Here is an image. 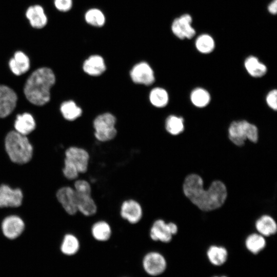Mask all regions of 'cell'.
<instances>
[{
    "mask_svg": "<svg viewBox=\"0 0 277 277\" xmlns=\"http://www.w3.org/2000/svg\"><path fill=\"white\" fill-rule=\"evenodd\" d=\"M190 98L194 106L197 107H204L209 104L210 96L206 90L199 88L192 91Z\"/></svg>",
    "mask_w": 277,
    "mask_h": 277,
    "instance_id": "f546056e",
    "label": "cell"
},
{
    "mask_svg": "<svg viewBox=\"0 0 277 277\" xmlns=\"http://www.w3.org/2000/svg\"><path fill=\"white\" fill-rule=\"evenodd\" d=\"M25 16L30 26L34 29H42L48 23V17L44 8L40 5H33L27 9Z\"/></svg>",
    "mask_w": 277,
    "mask_h": 277,
    "instance_id": "2e32d148",
    "label": "cell"
},
{
    "mask_svg": "<svg viewBox=\"0 0 277 277\" xmlns=\"http://www.w3.org/2000/svg\"><path fill=\"white\" fill-rule=\"evenodd\" d=\"M81 248V242L78 238L71 233L66 234L62 241L60 250L66 256L71 257L76 255Z\"/></svg>",
    "mask_w": 277,
    "mask_h": 277,
    "instance_id": "ffe728a7",
    "label": "cell"
},
{
    "mask_svg": "<svg viewBox=\"0 0 277 277\" xmlns=\"http://www.w3.org/2000/svg\"><path fill=\"white\" fill-rule=\"evenodd\" d=\"M77 193H91L92 188L90 184L86 180H76L73 187Z\"/></svg>",
    "mask_w": 277,
    "mask_h": 277,
    "instance_id": "836d02e7",
    "label": "cell"
},
{
    "mask_svg": "<svg viewBox=\"0 0 277 277\" xmlns=\"http://www.w3.org/2000/svg\"><path fill=\"white\" fill-rule=\"evenodd\" d=\"M166 256L160 250L152 249L143 255L141 266L143 272L150 277H157L163 274L168 268Z\"/></svg>",
    "mask_w": 277,
    "mask_h": 277,
    "instance_id": "277c9868",
    "label": "cell"
},
{
    "mask_svg": "<svg viewBox=\"0 0 277 277\" xmlns=\"http://www.w3.org/2000/svg\"><path fill=\"white\" fill-rule=\"evenodd\" d=\"M267 10L269 13L275 15L277 12V0H272L268 5Z\"/></svg>",
    "mask_w": 277,
    "mask_h": 277,
    "instance_id": "8d00e7d4",
    "label": "cell"
},
{
    "mask_svg": "<svg viewBox=\"0 0 277 277\" xmlns=\"http://www.w3.org/2000/svg\"><path fill=\"white\" fill-rule=\"evenodd\" d=\"M115 123L116 118L111 113L107 112L98 115L93 121L95 138L102 142L113 139L117 134Z\"/></svg>",
    "mask_w": 277,
    "mask_h": 277,
    "instance_id": "52a82bcc",
    "label": "cell"
},
{
    "mask_svg": "<svg viewBox=\"0 0 277 277\" xmlns=\"http://www.w3.org/2000/svg\"><path fill=\"white\" fill-rule=\"evenodd\" d=\"M55 82V77L51 69L38 68L27 79L24 88L25 95L32 104L44 105L50 99V89Z\"/></svg>",
    "mask_w": 277,
    "mask_h": 277,
    "instance_id": "7a4b0ae2",
    "label": "cell"
},
{
    "mask_svg": "<svg viewBox=\"0 0 277 277\" xmlns=\"http://www.w3.org/2000/svg\"><path fill=\"white\" fill-rule=\"evenodd\" d=\"M60 110L63 117L68 121L75 120L82 113V109L71 100L64 102L61 105Z\"/></svg>",
    "mask_w": 277,
    "mask_h": 277,
    "instance_id": "4316f807",
    "label": "cell"
},
{
    "mask_svg": "<svg viewBox=\"0 0 277 277\" xmlns=\"http://www.w3.org/2000/svg\"><path fill=\"white\" fill-rule=\"evenodd\" d=\"M120 214L121 217L129 223L136 224L142 220L143 210L141 204L137 201L128 199L122 203Z\"/></svg>",
    "mask_w": 277,
    "mask_h": 277,
    "instance_id": "9c48e42d",
    "label": "cell"
},
{
    "mask_svg": "<svg viewBox=\"0 0 277 277\" xmlns=\"http://www.w3.org/2000/svg\"><path fill=\"white\" fill-rule=\"evenodd\" d=\"M85 18L88 24L95 27H102L105 22L104 14L100 10L96 8L88 10L85 14Z\"/></svg>",
    "mask_w": 277,
    "mask_h": 277,
    "instance_id": "1f68e13d",
    "label": "cell"
},
{
    "mask_svg": "<svg viewBox=\"0 0 277 277\" xmlns=\"http://www.w3.org/2000/svg\"><path fill=\"white\" fill-rule=\"evenodd\" d=\"M168 100L167 92L162 88H154L150 92L149 100L152 105L155 107L162 108L166 106Z\"/></svg>",
    "mask_w": 277,
    "mask_h": 277,
    "instance_id": "f1b7e54d",
    "label": "cell"
},
{
    "mask_svg": "<svg viewBox=\"0 0 277 277\" xmlns=\"http://www.w3.org/2000/svg\"><path fill=\"white\" fill-rule=\"evenodd\" d=\"M182 189L185 196L203 212L220 209L228 197L227 187L223 181L214 180L205 189L203 178L195 173H190L185 177Z\"/></svg>",
    "mask_w": 277,
    "mask_h": 277,
    "instance_id": "6da1fadb",
    "label": "cell"
},
{
    "mask_svg": "<svg viewBox=\"0 0 277 277\" xmlns=\"http://www.w3.org/2000/svg\"><path fill=\"white\" fill-rule=\"evenodd\" d=\"M228 137L231 142L238 146H242L248 140L252 143L258 140L257 127L246 121H234L228 129Z\"/></svg>",
    "mask_w": 277,
    "mask_h": 277,
    "instance_id": "5b68a950",
    "label": "cell"
},
{
    "mask_svg": "<svg viewBox=\"0 0 277 277\" xmlns=\"http://www.w3.org/2000/svg\"><path fill=\"white\" fill-rule=\"evenodd\" d=\"M65 159L70 162L77 168L80 174L86 173L89 167L90 155L84 148L72 146L65 152Z\"/></svg>",
    "mask_w": 277,
    "mask_h": 277,
    "instance_id": "8fae6325",
    "label": "cell"
},
{
    "mask_svg": "<svg viewBox=\"0 0 277 277\" xmlns=\"http://www.w3.org/2000/svg\"><path fill=\"white\" fill-rule=\"evenodd\" d=\"M255 228L264 237L275 234L277 232V223L274 218L268 214H263L255 222Z\"/></svg>",
    "mask_w": 277,
    "mask_h": 277,
    "instance_id": "d6986e66",
    "label": "cell"
},
{
    "mask_svg": "<svg viewBox=\"0 0 277 277\" xmlns=\"http://www.w3.org/2000/svg\"><path fill=\"white\" fill-rule=\"evenodd\" d=\"M245 245L249 252L256 254L265 248L266 241L262 235L259 233H253L247 236L245 241Z\"/></svg>",
    "mask_w": 277,
    "mask_h": 277,
    "instance_id": "d4e9b609",
    "label": "cell"
},
{
    "mask_svg": "<svg viewBox=\"0 0 277 277\" xmlns=\"http://www.w3.org/2000/svg\"><path fill=\"white\" fill-rule=\"evenodd\" d=\"M276 96L277 91L276 90L274 89L270 91L266 97V102L268 105L275 111L277 109Z\"/></svg>",
    "mask_w": 277,
    "mask_h": 277,
    "instance_id": "d590c367",
    "label": "cell"
},
{
    "mask_svg": "<svg viewBox=\"0 0 277 277\" xmlns=\"http://www.w3.org/2000/svg\"><path fill=\"white\" fill-rule=\"evenodd\" d=\"M90 233L93 240L102 243L109 241L112 235L111 226L104 220H99L94 223L91 226Z\"/></svg>",
    "mask_w": 277,
    "mask_h": 277,
    "instance_id": "e0dca14e",
    "label": "cell"
},
{
    "mask_svg": "<svg viewBox=\"0 0 277 277\" xmlns=\"http://www.w3.org/2000/svg\"><path fill=\"white\" fill-rule=\"evenodd\" d=\"M132 81L138 84L146 86L151 85L155 81L153 69L145 62H141L135 64L130 72Z\"/></svg>",
    "mask_w": 277,
    "mask_h": 277,
    "instance_id": "5bb4252c",
    "label": "cell"
},
{
    "mask_svg": "<svg viewBox=\"0 0 277 277\" xmlns=\"http://www.w3.org/2000/svg\"><path fill=\"white\" fill-rule=\"evenodd\" d=\"M213 277H227V276H225V275H222V276H213Z\"/></svg>",
    "mask_w": 277,
    "mask_h": 277,
    "instance_id": "74e56055",
    "label": "cell"
},
{
    "mask_svg": "<svg viewBox=\"0 0 277 277\" xmlns=\"http://www.w3.org/2000/svg\"><path fill=\"white\" fill-rule=\"evenodd\" d=\"M25 224L18 215L12 214L5 217L1 224V229L4 235L10 240L19 237L23 232Z\"/></svg>",
    "mask_w": 277,
    "mask_h": 277,
    "instance_id": "7c38bea8",
    "label": "cell"
},
{
    "mask_svg": "<svg viewBox=\"0 0 277 277\" xmlns=\"http://www.w3.org/2000/svg\"><path fill=\"white\" fill-rule=\"evenodd\" d=\"M83 69L85 73L91 76H97L104 72L106 65L101 56L92 55L84 61Z\"/></svg>",
    "mask_w": 277,
    "mask_h": 277,
    "instance_id": "44dd1931",
    "label": "cell"
},
{
    "mask_svg": "<svg viewBox=\"0 0 277 277\" xmlns=\"http://www.w3.org/2000/svg\"><path fill=\"white\" fill-rule=\"evenodd\" d=\"M23 193L18 188H13L7 184L0 185V208H16L23 203Z\"/></svg>",
    "mask_w": 277,
    "mask_h": 277,
    "instance_id": "30bf717a",
    "label": "cell"
},
{
    "mask_svg": "<svg viewBox=\"0 0 277 277\" xmlns=\"http://www.w3.org/2000/svg\"><path fill=\"white\" fill-rule=\"evenodd\" d=\"M75 193L77 211L85 216H91L95 214L97 207L91 193Z\"/></svg>",
    "mask_w": 277,
    "mask_h": 277,
    "instance_id": "ac0fdd59",
    "label": "cell"
},
{
    "mask_svg": "<svg viewBox=\"0 0 277 277\" xmlns=\"http://www.w3.org/2000/svg\"><path fill=\"white\" fill-rule=\"evenodd\" d=\"M165 127L170 134L173 135H178L182 133L184 129L183 118L170 115L166 121Z\"/></svg>",
    "mask_w": 277,
    "mask_h": 277,
    "instance_id": "4dcf8cb0",
    "label": "cell"
},
{
    "mask_svg": "<svg viewBox=\"0 0 277 277\" xmlns=\"http://www.w3.org/2000/svg\"><path fill=\"white\" fill-rule=\"evenodd\" d=\"M55 8L60 12H65L71 9L72 0H53Z\"/></svg>",
    "mask_w": 277,
    "mask_h": 277,
    "instance_id": "e575fe53",
    "label": "cell"
},
{
    "mask_svg": "<svg viewBox=\"0 0 277 277\" xmlns=\"http://www.w3.org/2000/svg\"><path fill=\"white\" fill-rule=\"evenodd\" d=\"M17 100V95L13 89L0 85V118L7 116L13 111Z\"/></svg>",
    "mask_w": 277,
    "mask_h": 277,
    "instance_id": "9a60e30c",
    "label": "cell"
},
{
    "mask_svg": "<svg viewBox=\"0 0 277 277\" xmlns=\"http://www.w3.org/2000/svg\"><path fill=\"white\" fill-rule=\"evenodd\" d=\"M192 23V17L191 15L183 14L173 21L171 26L172 32L181 39H191L196 33Z\"/></svg>",
    "mask_w": 277,
    "mask_h": 277,
    "instance_id": "ba28073f",
    "label": "cell"
},
{
    "mask_svg": "<svg viewBox=\"0 0 277 277\" xmlns=\"http://www.w3.org/2000/svg\"><path fill=\"white\" fill-rule=\"evenodd\" d=\"M11 71L16 75L26 73L30 68V60L27 55L21 51H17L9 62Z\"/></svg>",
    "mask_w": 277,
    "mask_h": 277,
    "instance_id": "7402d4cb",
    "label": "cell"
},
{
    "mask_svg": "<svg viewBox=\"0 0 277 277\" xmlns=\"http://www.w3.org/2000/svg\"><path fill=\"white\" fill-rule=\"evenodd\" d=\"M5 147L10 160L14 163H28L33 156V149L26 135L16 131H10L5 140Z\"/></svg>",
    "mask_w": 277,
    "mask_h": 277,
    "instance_id": "3957f363",
    "label": "cell"
},
{
    "mask_svg": "<svg viewBox=\"0 0 277 277\" xmlns=\"http://www.w3.org/2000/svg\"><path fill=\"white\" fill-rule=\"evenodd\" d=\"M244 65L248 73L253 77H260L266 73V66L261 63L256 57H248L245 61Z\"/></svg>",
    "mask_w": 277,
    "mask_h": 277,
    "instance_id": "484cf974",
    "label": "cell"
},
{
    "mask_svg": "<svg viewBox=\"0 0 277 277\" xmlns=\"http://www.w3.org/2000/svg\"><path fill=\"white\" fill-rule=\"evenodd\" d=\"M195 45L196 49L201 53H211L215 48V41L210 35L204 33L200 35L196 39Z\"/></svg>",
    "mask_w": 277,
    "mask_h": 277,
    "instance_id": "83f0119b",
    "label": "cell"
},
{
    "mask_svg": "<svg viewBox=\"0 0 277 277\" xmlns=\"http://www.w3.org/2000/svg\"><path fill=\"white\" fill-rule=\"evenodd\" d=\"M62 172L64 176L68 180H76L79 175V172L76 167L70 162L64 159Z\"/></svg>",
    "mask_w": 277,
    "mask_h": 277,
    "instance_id": "d6a6232c",
    "label": "cell"
},
{
    "mask_svg": "<svg viewBox=\"0 0 277 277\" xmlns=\"http://www.w3.org/2000/svg\"><path fill=\"white\" fill-rule=\"evenodd\" d=\"M179 227L174 222L167 223L163 219H158L151 225L149 237L152 242L167 244L172 241L173 236L177 233Z\"/></svg>",
    "mask_w": 277,
    "mask_h": 277,
    "instance_id": "8992f818",
    "label": "cell"
},
{
    "mask_svg": "<svg viewBox=\"0 0 277 277\" xmlns=\"http://www.w3.org/2000/svg\"><path fill=\"white\" fill-rule=\"evenodd\" d=\"M122 277H129V276H122Z\"/></svg>",
    "mask_w": 277,
    "mask_h": 277,
    "instance_id": "f35d334b",
    "label": "cell"
},
{
    "mask_svg": "<svg viewBox=\"0 0 277 277\" xmlns=\"http://www.w3.org/2000/svg\"><path fill=\"white\" fill-rule=\"evenodd\" d=\"M16 131L21 134L27 135L35 128V122L31 114L24 113L18 114L14 123Z\"/></svg>",
    "mask_w": 277,
    "mask_h": 277,
    "instance_id": "603a6c76",
    "label": "cell"
},
{
    "mask_svg": "<svg viewBox=\"0 0 277 277\" xmlns=\"http://www.w3.org/2000/svg\"><path fill=\"white\" fill-rule=\"evenodd\" d=\"M56 197L67 214L74 215L78 212L76 193L73 187L68 186L61 187L56 191Z\"/></svg>",
    "mask_w": 277,
    "mask_h": 277,
    "instance_id": "4fadbf2b",
    "label": "cell"
},
{
    "mask_svg": "<svg viewBox=\"0 0 277 277\" xmlns=\"http://www.w3.org/2000/svg\"><path fill=\"white\" fill-rule=\"evenodd\" d=\"M207 256L212 265L220 266L226 262L228 252L227 249L223 246L211 245L207 250Z\"/></svg>",
    "mask_w": 277,
    "mask_h": 277,
    "instance_id": "cb8c5ba5",
    "label": "cell"
}]
</instances>
